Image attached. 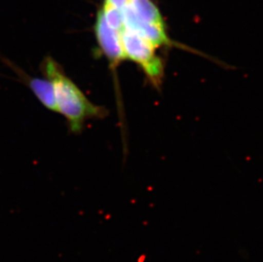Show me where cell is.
<instances>
[{
	"mask_svg": "<svg viewBox=\"0 0 263 262\" xmlns=\"http://www.w3.org/2000/svg\"><path fill=\"white\" fill-rule=\"evenodd\" d=\"M40 68L45 78L53 84L58 113L66 119L72 133H80L89 119H102L107 116V109L90 102L53 58L45 57Z\"/></svg>",
	"mask_w": 263,
	"mask_h": 262,
	"instance_id": "cell-1",
	"label": "cell"
},
{
	"mask_svg": "<svg viewBox=\"0 0 263 262\" xmlns=\"http://www.w3.org/2000/svg\"><path fill=\"white\" fill-rule=\"evenodd\" d=\"M122 11L124 27L141 35L155 47L174 45L167 34L159 9L152 0H129Z\"/></svg>",
	"mask_w": 263,
	"mask_h": 262,
	"instance_id": "cell-2",
	"label": "cell"
},
{
	"mask_svg": "<svg viewBox=\"0 0 263 262\" xmlns=\"http://www.w3.org/2000/svg\"><path fill=\"white\" fill-rule=\"evenodd\" d=\"M121 41L125 59L139 66L149 84L157 90L161 89L164 78V65L156 54L157 48L137 32L124 27Z\"/></svg>",
	"mask_w": 263,
	"mask_h": 262,
	"instance_id": "cell-3",
	"label": "cell"
},
{
	"mask_svg": "<svg viewBox=\"0 0 263 262\" xmlns=\"http://www.w3.org/2000/svg\"><path fill=\"white\" fill-rule=\"evenodd\" d=\"M95 34L97 44L102 54L107 59L112 76L115 78V89L117 95L119 109H121V98L118 80V67L125 59L121 41V32H118L107 24L102 10L97 13V20L94 27Z\"/></svg>",
	"mask_w": 263,
	"mask_h": 262,
	"instance_id": "cell-4",
	"label": "cell"
},
{
	"mask_svg": "<svg viewBox=\"0 0 263 262\" xmlns=\"http://www.w3.org/2000/svg\"><path fill=\"white\" fill-rule=\"evenodd\" d=\"M18 76L28 85L37 101L50 111L58 113L55 90L51 82L46 78L31 77L23 71H15Z\"/></svg>",
	"mask_w": 263,
	"mask_h": 262,
	"instance_id": "cell-5",
	"label": "cell"
},
{
	"mask_svg": "<svg viewBox=\"0 0 263 262\" xmlns=\"http://www.w3.org/2000/svg\"><path fill=\"white\" fill-rule=\"evenodd\" d=\"M101 10L107 24L118 32H121L124 27L122 10L104 2Z\"/></svg>",
	"mask_w": 263,
	"mask_h": 262,
	"instance_id": "cell-6",
	"label": "cell"
}]
</instances>
